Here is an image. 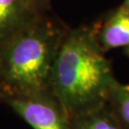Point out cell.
I'll return each instance as SVG.
<instances>
[{
  "label": "cell",
  "mask_w": 129,
  "mask_h": 129,
  "mask_svg": "<svg viewBox=\"0 0 129 129\" xmlns=\"http://www.w3.org/2000/svg\"><path fill=\"white\" fill-rule=\"evenodd\" d=\"M118 83L93 25L69 27L52 69L50 91L70 119L107 104Z\"/></svg>",
  "instance_id": "6da1fadb"
},
{
  "label": "cell",
  "mask_w": 129,
  "mask_h": 129,
  "mask_svg": "<svg viewBox=\"0 0 129 129\" xmlns=\"http://www.w3.org/2000/svg\"><path fill=\"white\" fill-rule=\"evenodd\" d=\"M68 29L63 21L47 12L0 42L4 100L50 90L52 69Z\"/></svg>",
  "instance_id": "7a4b0ae2"
},
{
  "label": "cell",
  "mask_w": 129,
  "mask_h": 129,
  "mask_svg": "<svg viewBox=\"0 0 129 129\" xmlns=\"http://www.w3.org/2000/svg\"><path fill=\"white\" fill-rule=\"evenodd\" d=\"M4 102L33 129H71V120L50 90L10 96Z\"/></svg>",
  "instance_id": "3957f363"
},
{
  "label": "cell",
  "mask_w": 129,
  "mask_h": 129,
  "mask_svg": "<svg viewBox=\"0 0 129 129\" xmlns=\"http://www.w3.org/2000/svg\"><path fill=\"white\" fill-rule=\"evenodd\" d=\"M93 27L103 52L129 47V9L122 4Z\"/></svg>",
  "instance_id": "277c9868"
},
{
  "label": "cell",
  "mask_w": 129,
  "mask_h": 129,
  "mask_svg": "<svg viewBox=\"0 0 129 129\" xmlns=\"http://www.w3.org/2000/svg\"><path fill=\"white\" fill-rule=\"evenodd\" d=\"M41 14L34 0H0V42Z\"/></svg>",
  "instance_id": "5b68a950"
},
{
  "label": "cell",
  "mask_w": 129,
  "mask_h": 129,
  "mask_svg": "<svg viewBox=\"0 0 129 129\" xmlns=\"http://www.w3.org/2000/svg\"><path fill=\"white\" fill-rule=\"evenodd\" d=\"M71 129H124L108 103L70 119Z\"/></svg>",
  "instance_id": "8992f818"
},
{
  "label": "cell",
  "mask_w": 129,
  "mask_h": 129,
  "mask_svg": "<svg viewBox=\"0 0 129 129\" xmlns=\"http://www.w3.org/2000/svg\"><path fill=\"white\" fill-rule=\"evenodd\" d=\"M108 105L124 129H129V84H117Z\"/></svg>",
  "instance_id": "52a82bcc"
},
{
  "label": "cell",
  "mask_w": 129,
  "mask_h": 129,
  "mask_svg": "<svg viewBox=\"0 0 129 129\" xmlns=\"http://www.w3.org/2000/svg\"><path fill=\"white\" fill-rule=\"evenodd\" d=\"M37 4V8L41 11L42 13H47L51 11V2L52 0H34Z\"/></svg>",
  "instance_id": "ba28073f"
},
{
  "label": "cell",
  "mask_w": 129,
  "mask_h": 129,
  "mask_svg": "<svg viewBox=\"0 0 129 129\" xmlns=\"http://www.w3.org/2000/svg\"><path fill=\"white\" fill-rule=\"evenodd\" d=\"M5 98V92H4V88H3V84H2V80L0 78V102H3Z\"/></svg>",
  "instance_id": "9c48e42d"
},
{
  "label": "cell",
  "mask_w": 129,
  "mask_h": 129,
  "mask_svg": "<svg viewBox=\"0 0 129 129\" xmlns=\"http://www.w3.org/2000/svg\"><path fill=\"white\" fill-rule=\"evenodd\" d=\"M122 5L125 6L126 8H128L129 9V0H123V2H122Z\"/></svg>",
  "instance_id": "30bf717a"
},
{
  "label": "cell",
  "mask_w": 129,
  "mask_h": 129,
  "mask_svg": "<svg viewBox=\"0 0 129 129\" xmlns=\"http://www.w3.org/2000/svg\"><path fill=\"white\" fill-rule=\"evenodd\" d=\"M124 54L129 57V47H127V48H125L124 49Z\"/></svg>",
  "instance_id": "8fae6325"
}]
</instances>
